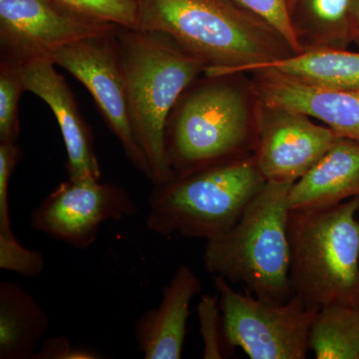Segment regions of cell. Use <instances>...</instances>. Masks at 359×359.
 <instances>
[{"label": "cell", "mask_w": 359, "mask_h": 359, "mask_svg": "<svg viewBox=\"0 0 359 359\" xmlns=\"http://www.w3.org/2000/svg\"><path fill=\"white\" fill-rule=\"evenodd\" d=\"M137 29L171 37L205 63L210 78L294 54L268 23L231 0H138Z\"/></svg>", "instance_id": "cell-1"}, {"label": "cell", "mask_w": 359, "mask_h": 359, "mask_svg": "<svg viewBox=\"0 0 359 359\" xmlns=\"http://www.w3.org/2000/svg\"><path fill=\"white\" fill-rule=\"evenodd\" d=\"M126 80L130 121L154 185L171 180L165 153L170 114L205 65L166 34L120 27L117 32Z\"/></svg>", "instance_id": "cell-2"}, {"label": "cell", "mask_w": 359, "mask_h": 359, "mask_svg": "<svg viewBox=\"0 0 359 359\" xmlns=\"http://www.w3.org/2000/svg\"><path fill=\"white\" fill-rule=\"evenodd\" d=\"M292 184L266 181L237 224L207 241L203 263L211 275L238 283L259 299L289 301L287 197Z\"/></svg>", "instance_id": "cell-3"}, {"label": "cell", "mask_w": 359, "mask_h": 359, "mask_svg": "<svg viewBox=\"0 0 359 359\" xmlns=\"http://www.w3.org/2000/svg\"><path fill=\"white\" fill-rule=\"evenodd\" d=\"M359 197L334 207L290 211L292 295L316 309H359Z\"/></svg>", "instance_id": "cell-4"}, {"label": "cell", "mask_w": 359, "mask_h": 359, "mask_svg": "<svg viewBox=\"0 0 359 359\" xmlns=\"http://www.w3.org/2000/svg\"><path fill=\"white\" fill-rule=\"evenodd\" d=\"M266 182L250 156L154 185L147 229L163 237L212 240L237 224Z\"/></svg>", "instance_id": "cell-5"}, {"label": "cell", "mask_w": 359, "mask_h": 359, "mask_svg": "<svg viewBox=\"0 0 359 359\" xmlns=\"http://www.w3.org/2000/svg\"><path fill=\"white\" fill-rule=\"evenodd\" d=\"M250 142L243 94L226 84L201 87L184 101L173 123L167 124L165 153L171 180L250 157L245 155Z\"/></svg>", "instance_id": "cell-6"}, {"label": "cell", "mask_w": 359, "mask_h": 359, "mask_svg": "<svg viewBox=\"0 0 359 359\" xmlns=\"http://www.w3.org/2000/svg\"><path fill=\"white\" fill-rule=\"evenodd\" d=\"M223 316L224 339L231 353L242 349L250 359H304L320 309L292 295L289 301L262 299L238 292L222 276H214Z\"/></svg>", "instance_id": "cell-7"}, {"label": "cell", "mask_w": 359, "mask_h": 359, "mask_svg": "<svg viewBox=\"0 0 359 359\" xmlns=\"http://www.w3.org/2000/svg\"><path fill=\"white\" fill-rule=\"evenodd\" d=\"M118 30L59 47L52 52L50 58L86 87L130 162L151 180L150 167L130 121Z\"/></svg>", "instance_id": "cell-8"}, {"label": "cell", "mask_w": 359, "mask_h": 359, "mask_svg": "<svg viewBox=\"0 0 359 359\" xmlns=\"http://www.w3.org/2000/svg\"><path fill=\"white\" fill-rule=\"evenodd\" d=\"M136 212V204L121 187L101 180L68 179L33 210L30 226L75 249L87 250L104 223Z\"/></svg>", "instance_id": "cell-9"}, {"label": "cell", "mask_w": 359, "mask_h": 359, "mask_svg": "<svg viewBox=\"0 0 359 359\" xmlns=\"http://www.w3.org/2000/svg\"><path fill=\"white\" fill-rule=\"evenodd\" d=\"M120 28L90 20L55 0H0L1 58L25 66L59 47Z\"/></svg>", "instance_id": "cell-10"}, {"label": "cell", "mask_w": 359, "mask_h": 359, "mask_svg": "<svg viewBox=\"0 0 359 359\" xmlns=\"http://www.w3.org/2000/svg\"><path fill=\"white\" fill-rule=\"evenodd\" d=\"M263 108L254 157L266 181L294 183L339 138L325 125L295 111Z\"/></svg>", "instance_id": "cell-11"}, {"label": "cell", "mask_w": 359, "mask_h": 359, "mask_svg": "<svg viewBox=\"0 0 359 359\" xmlns=\"http://www.w3.org/2000/svg\"><path fill=\"white\" fill-rule=\"evenodd\" d=\"M252 74L261 105L302 113L359 143V88L318 86L271 69Z\"/></svg>", "instance_id": "cell-12"}, {"label": "cell", "mask_w": 359, "mask_h": 359, "mask_svg": "<svg viewBox=\"0 0 359 359\" xmlns=\"http://www.w3.org/2000/svg\"><path fill=\"white\" fill-rule=\"evenodd\" d=\"M51 58L32 61L22 67L25 91L44 101L55 116L67 154L68 179H102L94 150L93 135L80 114L76 100Z\"/></svg>", "instance_id": "cell-13"}, {"label": "cell", "mask_w": 359, "mask_h": 359, "mask_svg": "<svg viewBox=\"0 0 359 359\" xmlns=\"http://www.w3.org/2000/svg\"><path fill=\"white\" fill-rule=\"evenodd\" d=\"M201 290L199 276L181 264L163 289L159 306L148 309L135 325L137 347L144 358H182L191 302Z\"/></svg>", "instance_id": "cell-14"}, {"label": "cell", "mask_w": 359, "mask_h": 359, "mask_svg": "<svg viewBox=\"0 0 359 359\" xmlns=\"http://www.w3.org/2000/svg\"><path fill=\"white\" fill-rule=\"evenodd\" d=\"M359 197V143L339 137L327 153L290 187L292 210L327 209Z\"/></svg>", "instance_id": "cell-15"}, {"label": "cell", "mask_w": 359, "mask_h": 359, "mask_svg": "<svg viewBox=\"0 0 359 359\" xmlns=\"http://www.w3.org/2000/svg\"><path fill=\"white\" fill-rule=\"evenodd\" d=\"M49 318L37 299L15 283H0V359L32 358Z\"/></svg>", "instance_id": "cell-16"}, {"label": "cell", "mask_w": 359, "mask_h": 359, "mask_svg": "<svg viewBox=\"0 0 359 359\" xmlns=\"http://www.w3.org/2000/svg\"><path fill=\"white\" fill-rule=\"evenodd\" d=\"M271 69L330 88H359V52L309 48L301 53L245 68L243 73Z\"/></svg>", "instance_id": "cell-17"}, {"label": "cell", "mask_w": 359, "mask_h": 359, "mask_svg": "<svg viewBox=\"0 0 359 359\" xmlns=\"http://www.w3.org/2000/svg\"><path fill=\"white\" fill-rule=\"evenodd\" d=\"M297 8L302 18L294 25L304 49H347L354 42L351 0H297Z\"/></svg>", "instance_id": "cell-18"}, {"label": "cell", "mask_w": 359, "mask_h": 359, "mask_svg": "<svg viewBox=\"0 0 359 359\" xmlns=\"http://www.w3.org/2000/svg\"><path fill=\"white\" fill-rule=\"evenodd\" d=\"M309 351L318 359H359V309H320L311 327Z\"/></svg>", "instance_id": "cell-19"}, {"label": "cell", "mask_w": 359, "mask_h": 359, "mask_svg": "<svg viewBox=\"0 0 359 359\" xmlns=\"http://www.w3.org/2000/svg\"><path fill=\"white\" fill-rule=\"evenodd\" d=\"M23 91L22 66L0 59V143H15L20 136L18 103Z\"/></svg>", "instance_id": "cell-20"}, {"label": "cell", "mask_w": 359, "mask_h": 359, "mask_svg": "<svg viewBox=\"0 0 359 359\" xmlns=\"http://www.w3.org/2000/svg\"><path fill=\"white\" fill-rule=\"evenodd\" d=\"M90 20L135 29L138 25V0H55Z\"/></svg>", "instance_id": "cell-21"}, {"label": "cell", "mask_w": 359, "mask_h": 359, "mask_svg": "<svg viewBox=\"0 0 359 359\" xmlns=\"http://www.w3.org/2000/svg\"><path fill=\"white\" fill-rule=\"evenodd\" d=\"M273 27L289 45L294 54L304 47L297 37L289 0H231Z\"/></svg>", "instance_id": "cell-22"}, {"label": "cell", "mask_w": 359, "mask_h": 359, "mask_svg": "<svg viewBox=\"0 0 359 359\" xmlns=\"http://www.w3.org/2000/svg\"><path fill=\"white\" fill-rule=\"evenodd\" d=\"M198 316L204 344L203 358L222 359L230 355L231 351L224 339L219 295H203L198 304Z\"/></svg>", "instance_id": "cell-23"}, {"label": "cell", "mask_w": 359, "mask_h": 359, "mask_svg": "<svg viewBox=\"0 0 359 359\" xmlns=\"http://www.w3.org/2000/svg\"><path fill=\"white\" fill-rule=\"evenodd\" d=\"M0 269L23 278H36L43 273L44 256L39 250L21 245L14 235H0Z\"/></svg>", "instance_id": "cell-24"}, {"label": "cell", "mask_w": 359, "mask_h": 359, "mask_svg": "<svg viewBox=\"0 0 359 359\" xmlns=\"http://www.w3.org/2000/svg\"><path fill=\"white\" fill-rule=\"evenodd\" d=\"M21 157L22 152L16 143H0V235H14L9 217L8 189Z\"/></svg>", "instance_id": "cell-25"}, {"label": "cell", "mask_w": 359, "mask_h": 359, "mask_svg": "<svg viewBox=\"0 0 359 359\" xmlns=\"http://www.w3.org/2000/svg\"><path fill=\"white\" fill-rule=\"evenodd\" d=\"M98 353L90 349L75 347L66 337H52L45 340L39 353H34L35 359H96Z\"/></svg>", "instance_id": "cell-26"}, {"label": "cell", "mask_w": 359, "mask_h": 359, "mask_svg": "<svg viewBox=\"0 0 359 359\" xmlns=\"http://www.w3.org/2000/svg\"><path fill=\"white\" fill-rule=\"evenodd\" d=\"M351 4H353L354 42L359 45V0H351Z\"/></svg>", "instance_id": "cell-27"}, {"label": "cell", "mask_w": 359, "mask_h": 359, "mask_svg": "<svg viewBox=\"0 0 359 359\" xmlns=\"http://www.w3.org/2000/svg\"><path fill=\"white\" fill-rule=\"evenodd\" d=\"M289 4L290 6V11H294L295 6H297V0H289Z\"/></svg>", "instance_id": "cell-28"}]
</instances>
